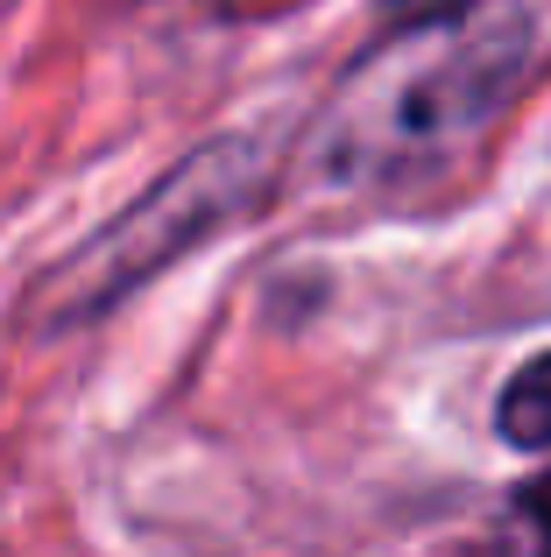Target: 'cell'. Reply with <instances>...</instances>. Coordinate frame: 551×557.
<instances>
[{
	"label": "cell",
	"instance_id": "obj_3",
	"mask_svg": "<svg viewBox=\"0 0 551 557\" xmlns=\"http://www.w3.org/2000/svg\"><path fill=\"white\" fill-rule=\"evenodd\" d=\"M389 28H453L474 0H375Z\"/></svg>",
	"mask_w": 551,
	"mask_h": 557
},
{
	"label": "cell",
	"instance_id": "obj_2",
	"mask_svg": "<svg viewBox=\"0 0 551 557\" xmlns=\"http://www.w3.org/2000/svg\"><path fill=\"white\" fill-rule=\"evenodd\" d=\"M495 431L510 437L516 451H551V354L524 360V368L510 374V388H502V403H495Z\"/></svg>",
	"mask_w": 551,
	"mask_h": 557
},
{
	"label": "cell",
	"instance_id": "obj_4",
	"mask_svg": "<svg viewBox=\"0 0 551 557\" xmlns=\"http://www.w3.org/2000/svg\"><path fill=\"white\" fill-rule=\"evenodd\" d=\"M524 516H530V530L551 544V473H538V480L524 487Z\"/></svg>",
	"mask_w": 551,
	"mask_h": 557
},
{
	"label": "cell",
	"instance_id": "obj_1",
	"mask_svg": "<svg viewBox=\"0 0 551 557\" xmlns=\"http://www.w3.org/2000/svg\"><path fill=\"white\" fill-rule=\"evenodd\" d=\"M530 28L524 14L502 22H474L445 36L439 57L425 64H396L346 99L340 113V170L346 177H396V170L439 163L453 141H467L488 113L510 99V85L524 78Z\"/></svg>",
	"mask_w": 551,
	"mask_h": 557
}]
</instances>
